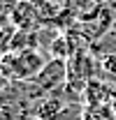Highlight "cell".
I'll return each mask as SVG.
<instances>
[{"label": "cell", "mask_w": 116, "mask_h": 120, "mask_svg": "<svg viewBox=\"0 0 116 120\" xmlns=\"http://www.w3.org/2000/svg\"><path fill=\"white\" fill-rule=\"evenodd\" d=\"M33 88L37 90L40 97H46L51 92H56L58 88H63L67 83V60H60V58H51L46 65L42 67V72L30 79Z\"/></svg>", "instance_id": "1"}, {"label": "cell", "mask_w": 116, "mask_h": 120, "mask_svg": "<svg viewBox=\"0 0 116 120\" xmlns=\"http://www.w3.org/2000/svg\"><path fill=\"white\" fill-rule=\"evenodd\" d=\"M2 65H9V74L12 79H35V76L42 72V67L46 65L44 58L40 56L37 49H23V51H16L9 53L7 58L2 60Z\"/></svg>", "instance_id": "2"}, {"label": "cell", "mask_w": 116, "mask_h": 120, "mask_svg": "<svg viewBox=\"0 0 116 120\" xmlns=\"http://www.w3.org/2000/svg\"><path fill=\"white\" fill-rule=\"evenodd\" d=\"M81 102L86 109L91 106H104V104H112L114 102V88H112V83H107V81H102V79H91L86 83V88L81 92Z\"/></svg>", "instance_id": "3"}, {"label": "cell", "mask_w": 116, "mask_h": 120, "mask_svg": "<svg viewBox=\"0 0 116 120\" xmlns=\"http://www.w3.org/2000/svg\"><path fill=\"white\" fill-rule=\"evenodd\" d=\"M65 106H67V102H65L60 95L51 92V95L40 97V99L33 102V106H30V116H33L35 120H58L60 113L65 111Z\"/></svg>", "instance_id": "4"}, {"label": "cell", "mask_w": 116, "mask_h": 120, "mask_svg": "<svg viewBox=\"0 0 116 120\" xmlns=\"http://www.w3.org/2000/svg\"><path fill=\"white\" fill-rule=\"evenodd\" d=\"M37 19H40V14H37V7H35V2H28V0H19L16 2V7L12 9V21H14V26L19 30H26L33 28L35 23H37Z\"/></svg>", "instance_id": "5"}, {"label": "cell", "mask_w": 116, "mask_h": 120, "mask_svg": "<svg viewBox=\"0 0 116 120\" xmlns=\"http://www.w3.org/2000/svg\"><path fill=\"white\" fill-rule=\"evenodd\" d=\"M88 49H91V53H93L95 58L116 56V21H114V26L107 30V32L102 35L100 39H95V42L88 46Z\"/></svg>", "instance_id": "6"}, {"label": "cell", "mask_w": 116, "mask_h": 120, "mask_svg": "<svg viewBox=\"0 0 116 120\" xmlns=\"http://www.w3.org/2000/svg\"><path fill=\"white\" fill-rule=\"evenodd\" d=\"M98 60V79L107 81L116 86V56H104V58H95Z\"/></svg>", "instance_id": "7"}, {"label": "cell", "mask_w": 116, "mask_h": 120, "mask_svg": "<svg viewBox=\"0 0 116 120\" xmlns=\"http://www.w3.org/2000/svg\"><path fill=\"white\" fill-rule=\"evenodd\" d=\"M81 120H116L114 109L112 104L104 106H91V109H84V118Z\"/></svg>", "instance_id": "8"}, {"label": "cell", "mask_w": 116, "mask_h": 120, "mask_svg": "<svg viewBox=\"0 0 116 120\" xmlns=\"http://www.w3.org/2000/svg\"><path fill=\"white\" fill-rule=\"evenodd\" d=\"M16 2H19V0H0V14L12 12V9L16 7Z\"/></svg>", "instance_id": "9"}]
</instances>
